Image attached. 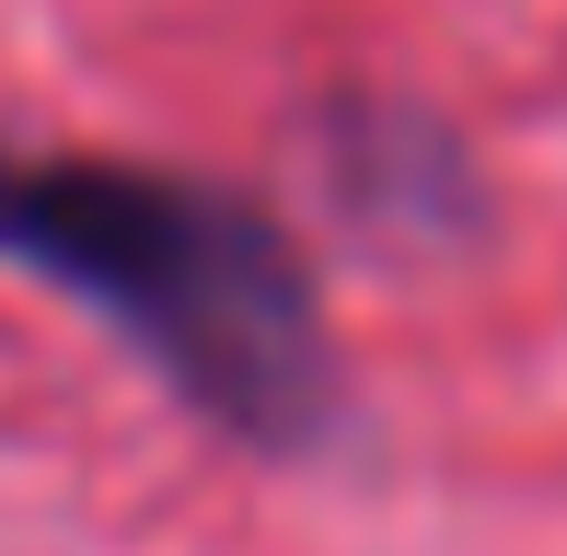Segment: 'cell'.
<instances>
[{
    "label": "cell",
    "mask_w": 567,
    "mask_h": 556,
    "mask_svg": "<svg viewBox=\"0 0 567 556\" xmlns=\"http://www.w3.org/2000/svg\"><path fill=\"white\" fill-rule=\"evenodd\" d=\"M0 267L93 313L209 441L313 464L348 441V348L324 267L255 186L127 151H12L0 140Z\"/></svg>",
    "instance_id": "obj_1"
},
{
    "label": "cell",
    "mask_w": 567,
    "mask_h": 556,
    "mask_svg": "<svg viewBox=\"0 0 567 556\" xmlns=\"http://www.w3.org/2000/svg\"><path fill=\"white\" fill-rule=\"evenodd\" d=\"M313 163H324V197L348 209V233L405 244V256H441V244L475 233V209H486L463 128L429 116V105H324Z\"/></svg>",
    "instance_id": "obj_2"
}]
</instances>
